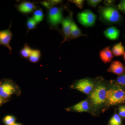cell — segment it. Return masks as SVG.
Returning a JSON list of instances; mask_svg holds the SVG:
<instances>
[{"mask_svg": "<svg viewBox=\"0 0 125 125\" xmlns=\"http://www.w3.org/2000/svg\"><path fill=\"white\" fill-rule=\"evenodd\" d=\"M22 125V124H21L20 123H15L14 125Z\"/></svg>", "mask_w": 125, "mask_h": 125, "instance_id": "obj_32", "label": "cell"}, {"mask_svg": "<svg viewBox=\"0 0 125 125\" xmlns=\"http://www.w3.org/2000/svg\"><path fill=\"white\" fill-rule=\"evenodd\" d=\"M118 9L125 13V0H122L118 6Z\"/></svg>", "mask_w": 125, "mask_h": 125, "instance_id": "obj_27", "label": "cell"}, {"mask_svg": "<svg viewBox=\"0 0 125 125\" xmlns=\"http://www.w3.org/2000/svg\"><path fill=\"white\" fill-rule=\"evenodd\" d=\"M16 9L20 13L28 14L32 13L37 9L36 3L30 1H22L16 5Z\"/></svg>", "mask_w": 125, "mask_h": 125, "instance_id": "obj_9", "label": "cell"}, {"mask_svg": "<svg viewBox=\"0 0 125 125\" xmlns=\"http://www.w3.org/2000/svg\"><path fill=\"white\" fill-rule=\"evenodd\" d=\"M4 122L6 125H13L15 123L16 118L12 115H7L3 120Z\"/></svg>", "mask_w": 125, "mask_h": 125, "instance_id": "obj_22", "label": "cell"}, {"mask_svg": "<svg viewBox=\"0 0 125 125\" xmlns=\"http://www.w3.org/2000/svg\"><path fill=\"white\" fill-rule=\"evenodd\" d=\"M44 17V13L42 9H36L33 11L32 18L37 24L42 21Z\"/></svg>", "mask_w": 125, "mask_h": 125, "instance_id": "obj_18", "label": "cell"}, {"mask_svg": "<svg viewBox=\"0 0 125 125\" xmlns=\"http://www.w3.org/2000/svg\"><path fill=\"white\" fill-rule=\"evenodd\" d=\"M107 71L120 76L125 73V67L120 62L114 61L111 63Z\"/></svg>", "mask_w": 125, "mask_h": 125, "instance_id": "obj_11", "label": "cell"}, {"mask_svg": "<svg viewBox=\"0 0 125 125\" xmlns=\"http://www.w3.org/2000/svg\"><path fill=\"white\" fill-rule=\"evenodd\" d=\"M112 53L115 56L123 55L125 52V49L121 42H119L114 45L112 48Z\"/></svg>", "mask_w": 125, "mask_h": 125, "instance_id": "obj_16", "label": "cell"}, {"mask_svg": "<svg viewBox=\"0 0 125 125\" xmlns=\"http://www.w3.org/2000/svg\"><path fill=\"white\" fill-rule=\"evenodd\" d=\"M123 58H124V60H125V53H124V54H123Z\"/></svg>", "mask_w": 125, "mask_h": 125, "instance_id": "obj_33", "label": "cell"}, {"mask_svg": "<svg viewBox=\"0 0 125 125\" xmlns=\"http://www.w3.org/2000/svg\"><path fill=\"white\" fill-rule=\"evenodd\" d=\"M41 4L43 6H44V7L48 9V10L52 7L50 2H49V0L44 1H42L41 2Z\"/></svg>", "mask_w": 125, "mask_h": 125, "instance_id": "obj_28", "label": "cell"}, {"mask_svg": "<svg viewBox=\"0 0 125 125\" xmlns=\"http://www.w3.org/2000/svg\"><path fill=\"white\" fill-rule=\"evenodd\" d=\"M89 107L88 102L87 100H84L74 105L72 108V110L75 111L83 112L88 111Z\"/></svg>", "mask_w": 125, "mask_h": 125, "instance_id": "obj_15", "label": "cell"}, {"mask_svg": "<svg viewBox=\"0 0 125 125\" xmlns=\"http://www.w3.org/2000/svg\"><path fill=\"white\" fill-rule=\"evenodd\" d=\"M122 120L120 117L117 114H115L110 119L109 125H121Z\"/></svg>", "mask_w": 125, "mask_h": 125, "instance_id": "obj_20", "label": "cell"}, {"mask_svg": "<svg viewBox=\"0 0 125 125\" xmlns=\"http://www.w3.org/2000/svg\"><path fill=\"white\" fill-rule=\"evenodd\" d=\"M94 83L91 81L87 79H84L78 81L75 83V88L80 92L89 94L94 90Z\"/></svg>", "mask_w": 125, "mask_h": 125, "instance_id": "obj_6", "label": "cell"}, {"mask_svg": "<svg viewBox=\"0 0 125 125\" xmlns=\"http://www.w3.org/2000/svg\"><path fill=\"white\" fill-rule=\"evenodd\" d=\"M82 36H85L84 34L82 33L81 30L79 28V27L73 20L72 22L70 39L71 40L75 39Z\"/></svg>", "mask_w": 125, "mask_h": 125, "instance_id": "obj_14", "label": "cell"}, {"mask_svg": "<svg viewBox=\"0 0 125 125\" xmlns=\"http://www.w3.org/2000/svg\"><path fill=\"white\" fill-rule=\"evenodd\" d=\"M41 55V52L40 50L33 49L32 52L29 57V60L30 62L33 63H37L40 60Z\"/></svg>", "mask_w": 125, "mask_h": 125, "instance_id": "obj_17", "label": "cell"}, {"mask_svg": "<svg viewBox=\"0 0 125 125\" xmlns=\"http://www.w3.org/2000/svg\"><path fill=\"white\" fill-rule=\"evenodd\" d=\"M32 49L27 43H25L23 48L20 51L21 55L23 58H29L32 52Z\"/></svg>", "mask_w": 125, "mask_h": 125, "instance_id": "obj_19", "label": "cell"}, {"mask_svg": "<svg viewBox=\"0 0 125 125\" xmlns=\"http://www.w3.org/2000/svg\"><path fill=\"white\" fill-rule=\"evenodd\" d=\"M107 90L104 85H98L91 93L90 98L95 106H99L106 101Z\"/></svg>", "mask_w": 125, "mask_h": 125, "instance_id": "obj_4", "label": "cell"}, {"mask_svg": "<svg viewBox=\"0 0 125 125\" xmlns=\"http://www.w3.org/2000/svg\"><path fill=\"white\" fill-rule=\"evenodd\" d=\"M49 1L51 6V7H53L56 5L60 4L62 2V1L60 0H49Z\"/></svg>", "mask_w": 125, "mask_h": 125, "instance_id": "obj_29", "label": "cell"}, {"mask_svg": "<svg viewBox=\"0 0 125 125\" xmlns=\"http://www.w3.org/2000/svg\"><path fill=\"white\" fill-rule=\"evenodd\" d=\"M63 19L62 9L61 8L54 6L48 9L47 20L51 27L57 28L59 24L61 23Z\"/></svg>", "mask_w": 125, "mask_h": 125, "instance_id": "obj_3", "label": "cell"}, {"mask_svg": "<svg viewBox=\"0 0 125 125\" xmlns=\"http://www.w3.org/2000/svg\"><path fill=\"white\" fill-rule=\"evenodd\" d=\"M26 24L29 31L36 28L37 23L36 22L32 17H30L28 18L27 19Z\"/></svg>", "mask_w": 125, "mask_h": 125, "instance_id": "obj_21", "label": "cell"}, {"mask_svg": "<svg viewBox=\"0 0 125 125\" xmlns=\"http://www.w3.org/2000/svg\"><path fill=\"white\" fill-rule=\"evenodd\" d=\"M100 18L106 23H114L118 22L121 19L120 14L116 8L111 6L100 7Z\"/></svg>", "mask_w": 125, "mask_h": 125, "instance_id": "obj_1", "label": "cell"}, {"mask_svg": "<svg viewBox=\"0 0 125 125\" xmlns=\"http://www.w3.org/2000/svg\"><path fill=\"white\" fill-rule=\"evenodd\" d=\"M4 99H3V98L1 97H0V106L3 103V102H4Z\"/></svg>", "mask_w": 125, "mask_h": 125, "instance_id": "obj_31", "label": "cell"}, {"mask_svg": "<svg viewBox=\"0 0 125 125\" xmlns=\"http://www.w3.org/2000/svg\"><path fill=\"white\" fill-rule=\"evenodd\" d=\"M97 16L90 10H85L79 13L77 18L79 22L85 27H92L94 25Z\"/></svg>", "mask_w": 125, "mask_h": 125, "instance_id": "obj_5", "label": "cell"}, {"mask_svg": "<svg viewBox=\"0 0 125 125\" xmlns=\"http://www.w3.org/2000/svg\"><path fill=\"white\" fill-rule=\"evenodd\" d=\"M102 0H87L88 4L92 7H96L97 6Z\"/></svg>", "mask_w": 125, "mask_h": 125, "instance_id": "obj_25", "label": "cell"}, {"mask_svg": "<svg viewBox=\"0 0 125 125\" xmlns=\"http://www.w3.org/2000/svg\"><path fill=\"white\" fill-rule=\"evenodd\" d=\"M112 1L106 0L105 1L104 3H105V4L107 5V6H109V5L111 4H112Z\"/></svg>", "mask_w": 125, "mask_h": 125, "instance_id": "obj_30", "label": "cell"}, {"mask_svg": "<svg viewBox=\"0 0 125 125\" xmlns=\"http://www.w3.org/2000/svg\"><path fill=\"white\" fill-rule=\"evenodd\" d=\"M120 31L114 27H109L104 31L105 37L110 40H116L119 37Z\"/></svg>", "mask_w": 125, "mask_h": 125, "instance_id": "obj_13", "label": "cell"}, {"mask_svg": "<svg viewBox=\"0 0 125 125\" xmlns=\"http://www.w3.org/2000/svg\"><path fill=\"white\" fill-rule=\"evenodd\" d=\"M99 56L103 62L106 64L111 62L114 57L113 54L109 47H106L103 49L100 52Z\"/></svg>", "mask_w": 125, "mask_h": 125, "instance_id": "obj_12", "label": "cell"}, {"mask_svg": "<svg viewBox=\"0 0 125 125\" xmlns=\"http://www.w3.org/2000/svg\"><path fill=\"white\" fill-rule=\"evenodd\" d=\"M116 83L119 85L125 86V73L118 77L116 80Z\"/></svg>", "mask_w": 125, "mask_h": 125, "instance_id": "obj_23", "label": "cell"}, {"mask_svg": "<svg viewBox=\"0 0 125 125\" xmlns=\"http://www.w3.org/2000/svg\"><path fill=\"white\" fill-rule=\"evenodd\" d=\"M16 87L10 82H6L0 84V97L2 98H7L15 93Z\"/></svg>", "mask_w": 125, "mask_h": 125, "instance_id": "obj_8", "label": "cell"}, {"mask_svg": "<svg viewBox=\"0 0 125 125\" xmlns=\"http://www.w3.org/2000/svg\"><path fill=\"white\" fill-rule=\"evenodd\" d=\"M106 101L108 105H114L125 103V91L120 88L107 90Z\"/></svg>", "mask_w": 125, "mask_h": 125, "instance_id": "obj_2", "label": "cell"}, {"mask_svg": "<svg viewBox=\"0 0 125 125\" xmlns=\"http://www.w3.org/2000/svg\"><path fill=\"white\" fill-rule=\"evenodd\" d=\"M70 2L73 3L76 6L81 9H83V5L84 2V0H70Z\"/></svg>", "mask_w": 125, "mask_h": 125, "instance_id": "obj_24", "label": "cell"}, {"mask_svg": "<svg viewBox=\"0 0 125 125\" xmlns=\"http://www.w3.org/2000/svg\"><path fill=\"white\" fill-rule=\"evenodd\" d=\"M11 23L9 28L4 30H0V45L7 47L10 51H12V48L10 45L13 34L10 30Z\"/></svg>", "mask_w": 125, "mask_h": 125, "instance_id": "obj_7", "label": "cell"}, {"mask_svg": "<svg viewBox=\"0 0 125 125\" xmlns=\"http://www.w3.org/2000/svg\"><path fill=\"white\" fill-rule=\"evenodd\" d=\"M72 20L73 19L72 15H70L68 17L63 19L62 22V31L64 34V40L62 43H63L70 39V35Z\"/></svg>", "mask_w": 125, "mask_h": 125, "instance_id": "obj_10", "label": "cell"}, {"mask_svg": "<svg viewBox=\"0 0 125 125\" xmlns=\"http://www.w3.org/2000/svg\"><path fill=\"white\" fill-rule=\"evenodd\" d=\"M119 115L125 118V106H122L118 108Z\"/></svg>", "mask_w": 125, "mask_h": 125, "instance_id": "obj_26", "label": "cell"}]
</instances>
